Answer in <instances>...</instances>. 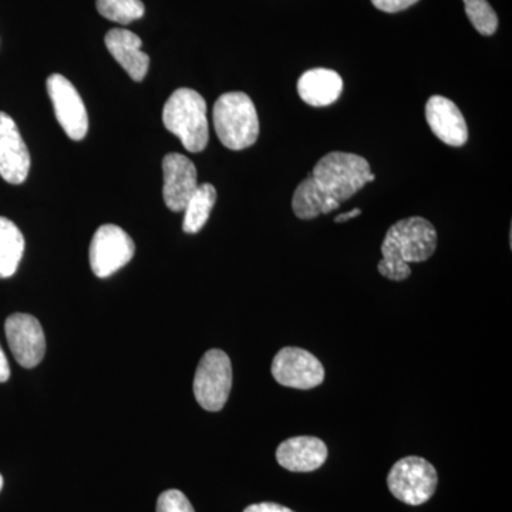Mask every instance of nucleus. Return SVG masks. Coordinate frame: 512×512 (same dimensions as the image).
Here are the masks:
<instances>
[{
  "label": "nucleus",
  "mask_w": 512,
  "mask_h": 512,
  "mask_svg": "<svg viewBox=\"0 0 512 512\" xmlns=\"http://www.w3.org/2000/svg\"><path fill=\"white\" fill-rule=\"evenodd\" d=\"M362 214V210H359V208H355V210H352L350 212H346V214H340L338 217L335 218V222H346L353 220V218L359 217V215Z\"/></svg>",
  "instance_id": "25"
},
{
  "label": "nucleus",
  "mask_w": 512,
  "mask_h": 512,
  "mask_svg": "<svg viewBox=\"0 0 512 512\" xmlns=\"http://www.w3.org/2000/svg\"><path fill=\"white\" fill-rule=\"evenodd\" d=\"M244 512H295L292 511L291 508H286L284 505H279L275 503H261V504H252L249 507L245 508Z\"/></svg>",
  "instance_id": "23"
},
{
  "label": "nucleus",
  "mask_w": 512,
  "mask_h": 512,
  "mask_svg": "<svg viewBox=\"0 0 512 512\" xmlns=\"http://www.w3.org/2000/svg\"><path fill=\"white\" fill-rule=\"evenodd\" d=\"M212 120L224 147L241 151L254 146L259 137V119L248 94L231 92L215 101Z\"/></svg>",
  "instance_id": "4"
},
{
  "label": "nucleus",
  "mask_w": 512,
  "mask_h": 512,
  "mask_svg": "<svg viewBox=\"0 0 512 512\" xmlns=\"http://www.w3.org/2000/svg\"><path fill=\"white\" fill-rule=\"evenodd\" d=\"M471 25L483 36H493L498 29V16L487 0H464Z\"/></svg>",
  "instance_id": "20"
},
{
  "label": "nucleus",
  "mask_w": 512,
  "mask_h": 512,
  "mask_svg": "<svg viewBox=\"0 0 512 512\" xmlns=\"http://www.w3.org/2000/svg\"><path fill=\"white\" fill-rule=\"evenodd\" d=\"M376 175L370 173L366 158L333 151L320 158L312 173L302 181L292 198V210L299 220H315L319 215L338 210Z\"/></svg>",
  "instance_id": "1"
},
{
  "label": "nucleus",
  "mask_w": 512,
  "mask_h": 512,
  "mask_svg": "<svg viewBox=\"0 0 512 512\" xmlns=\"http://www.w3.org/2000/svg\"><path fill=\"white\" fill-rule=\"evenodd\" d=\"M231 389V359L220 349L208 350L195 372V399L207 412H220L228 402Z\"/></svg>",
  "instance_id": "6"
},
{
  "label": "nucleus",
  "mask_w": 512,
  "mask_h": 512,
  "mask_svg": "<svg viewBox=\"0 0 512 512\" xmlns=\"http://www.w3.org/2000/svg\"><path fill=\"white\" fill-rule=\"evenodd\" d=\"M436 228L426 218L410 217L396 222L387 231L382 244V261L377 265L380 275L390 281H404L412 275L410 264L424 262L437 249Z\"/></svg>",
  "instance_id": "2"
},
{
  "label": "nucleus",
  "mask_w": 512,
  "mask_h": 512,
  "mask_svg": "<svg viewBox=\"0 0 512 512\" xmlns=\"http://www.w3.org/2000/svg\"><path fill=\"white\" fill-rule=\"evenodd\" d=\"M10 377V367L8 357L3 352L2 346H0V383L8 382Z\"/></svg>",
  "instance_id": "24"
},
{
  "label": "nucleus",
  "mask_w": 512,
  "mask_h": 512,
  "mask_svg": "<svg viewBox=\"0 0 512 512\" xmlns=\"http://www.w3.org/2000/svg\"><path fill=\"white\" fill-rule=\"evenodd\" d=\"M107 50L134 82H143L150 67V57L141 50L143 40L126 29H111L104 37Z\"/></svg>",
  "instance_id": "15"
},
{
  "label": "nucleus",
  "mask_w": 512,
  "mask_h": 512,
  "mask_svg": "<svg viewBox=\"0 0 512 512\" xmlns=\"http://www.w3.org/2000/svg\"><path fill=\"white\" fill-rule=\"evenodd\" d=\"M426 120L434 136L450 147H463L468 140V128L463 113L443 96L430 97L426 104Z\"/></svg>",
  "instance_id": "13"
},
{
  "label": "nucleus",
  "mask_w": 512,
  "mask_h": 512,
  "mask_svg": "<svg viewBox=\"0 0 512 512\" xmlns=\"http://www.w3.org/2000/svg\"><path fill=\"white\" fill-rule=\"evenodd\" d=\"M215 201H217V190L214 185L208 183L198 185L197 191L192 194L184 210V232L187 234L200 232L210 218Z\"/></svg>",
  "instance_id": "18"
},
{
  "label": "nucleus",
  "mask_w": 512,
  "mask_h": 512,
  "mask_svg": "<svg viewBox=\"0 0 512 512\" xmlns=\"http://www.w3.org/2000/svg\"><path fill=\"white\" fill-rule=\"evenodd\" d=\"M3 488V477L0 476V491H2Z\"/></svg>",
  "instance_id": "26"
},
{
  "label": "nucleus",
  "mask_w": 512,
  "mask_h": 512,
  "mask_svg": "<svg viewBox=\"0 0 512 512\" xmlns=\"http://www.w3.org/2000/svg\"><path fill=\"white\" fill-rule=\"evenodd\" d=\"M419 0H372L375 8L386 13H397L416 5Z\"/></svg>",
  "instance_id": "22"
},
{
  "label": "nucleus",
  "mask_w": 512,
  "mask_h": 512,
  "mask_svg": "<svg viewBox=\"0 0 512 512\" xmlns=\"http://www.w3.org/2000/svg\"><path fill=\"white\" fill-rule=\"evenodd\" d=\"M25 252V237L15 222L0 217V278H10L18 271Z\"/></svg>",
  "instance_id": "17"
},
{
  "label": "nucleus",
  "mask_w": 512,
  "mask_h": 512,
  "mask_svg": "<svg viewBox=\"0 0 512 512\" xmlns=\"http://www.w3.org/2000/svg\"><path fill=\"white\" fill-rule=\"evenodd\" d=\"M6 339L16 362L26 369H32L42 362L46 353V338L42 325L35 316L15 313L6 319Z\"/></svg>",
  "instance_id": "10"
},
{
  "label": "nucleus",
  "mask_w": 512,
  "mask_h": 512,
  "mask_svg": "<svg viewBox=\"0 0 512 512\" xmlns=\"http://www.w3.org/2000/svg\"><path fill=\"white\" fill-rule=\"evenodd\" d=\"M157 512H195L190 500L178 490L164 491L158 497Z\"/></svg>",
  "instance_id": "21"
},
{
  "label": "nucleus",
  "mask_w": 512,
  "mask_h": 512,
  "mask_svg": "<svg viewBox=\"0 0 512 512\" xmlns=\"http://www.w3.org/2000/svg\"><path fill=\"white\" fill-rule=\"evenodd\" d=\"M328 460V447L318 437L299 436L285 440L276 450L279 466L292 473H311Z\"/></svg>",
  "instance_id": "14"
},
{
  "label": "nucleus",
  "mask_w": 512,
  "mask_h": 512,
  "mask_svg": "<svg viewBox=\"0 0 512 512\" xmlns=\"http://www.w3.org/2000/svg\"><path fill=\"white\" fill-rule=\"evenodd\" d=\"M30 154L15 120L0 111V177L9 184H22L28 178Z\"/></svg>",
  "instance_id": "11"
},
{
  "label": "nucleus",
  "mask_w": 512,
  "mask_h": 512,
  "mask_svg": "<svg viewBox=\"0 0 512 512\" xmlns=\"http://www.w3.org/2000/svg\"><path fill=\"white\" fill-rule=\"evenodd\" d=\"M342 92L343 80L335 70L313 69L299 77V97L309 106H330L338 101Z\"/></svg>",
  "instance_id": "16"
},
{
  "label": "nucleus",
  "mask_w": 512,
  "mask_h": 512,
  "mask_svg": "<svg viewBox=\"0 0 512 512\" xmlns=\"http://www.w3.org/2000/svg\"><path fill=\"white\" fill-rule=\"evenodd\" d=\"M97 10L111 22L128 25L143 18L146 8L141 0H96Z\"/></svg>",
  "instance_id": "19"
},
{
  "label": "nucleus",
  "mask_w": 512,
  "mask_h": 512,
  "mask_svg": "<svg viewBox=\"0 0 512 512\" xmlns=\"http://www.w3.org/2000/svg\"><path fill=\"white\" fill-rule=\"evenodd\" d=\"M46 84L56 119L64 133L74 141L83 140L89 131V116L76 87L62 74H52Z\"/></svg>",
  "instance_id": "9"
},
{
  "label": "nucleus",
  "mask_w": 512,
  "mask_h": 512,
  "mask_svg": "<svg viewBox=\"0 0 512 512\" xmlns=\"http://www.w3.org/2000/svg\"><path fill=\"white\" fill-rule=\"evenodd\" d=\"M163 123L190 153H201L208 146L207 103L195 90L183 87L171 94L163 109Z\"/></svg>",
  "instance_id": "3"
},
{
  "label": "nucleus",
  "mask_w": 512,
  "mask_h": 512,
  "mask_svg": "<svg viewBox=\"0 0 512 512\" xmlns=\"http://www.w3.org/2000/svg\"><path fill=\"white\" fill-rule=\"evenodd\" d=\"M390 493L404 504L427 503L439 485L436 468L426 458L410 456L402 458L387 476Z\"/></svg>",
  "instance_id": "5"
},
{
  "label": "nucleus",
  "mask_w": 512,
  "mask_h": 512,
  "mask_svg": "<svg viewBox=\"0 0 512 512\" xmlns=\"http://www.w3.org/2000/svg\"><path fill=\"white\" fill-rule=\"evenodd\" d=\"M165 205L171 211L181 212L198 188V174L194 163L183 154H167L163 160Z\"/></svg>",
  "instance_id": "12"
},
{
  "label": "nucleus",
  "mask_w": 512,
  "mask_h": 512,
  "mask_svg": "<svg viewBox=\"0 0 512 512\" xmlns=\"http://www.w3.org/2000/svg\"><path fill=\"white\" fill-rule=\"evenodd\" d=\"M136 245L117 225H101L90 244V266L97 278H109L133 259Z\"/></svg>",
  "instance_id": "7"
},
{
  "label": "nucleus",
  "mask_w": 512,
  "mask_h": 512,
  "mask_svg": "<svg viewBox=\"0 0 512 512\" xmlns=\"http://www.w3.org/2000/svg\"><path fill=\"white\" fill-rule=\"evenodd\" d=\"M272 376L291 389L311 390L325 380V367L318 357L301 348H284L274 357Z\"/></svg>",
  "instance_id": "8"
}]
</instances>
